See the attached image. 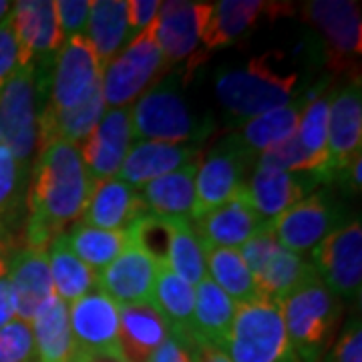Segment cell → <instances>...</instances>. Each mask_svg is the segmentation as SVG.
Returning a JSON list of instances; mask_svg holds the SVG:
<instances>
[{
    "label": "cell",
    "mask_w": 362,
    "mask_h": 362,
    "mask_svg": "<svg viewBox=\"0 0 362 362\" xmlns=\"http://www.w3.org/2000/svg\"><path fill=\"white\" fill-rule=\"evenodd\" d=\"M49 71L21 66L0 90V143L26 171L39 149V117L47 101Z\"/></svg>",
    "instance_id": "3"
},
{
    "label": "cell",
    "mask_w": 362,
    "mask_h": 362,
    "mask_svg": "<svg viewBox=\"0 0 362 362\" xmlns=\"http://www.w3.org/2000/svg\"><path fill=\"white\" fill-rule=\"evenodd\" d=\"M238 304L209 278L197 284L195 292L192 340L195 346H216L226 349L228 334L232 328Z\"/></svg>",
    "instance_id": "27"
},
{
    "label": "cell",
    "mask_w": 362,
    "mask_h": 362,
    "mask_svg": "<svg viewBox=\"0 0 362 362\" xmlns=\"http://www.w3.org/2000/svg\"><path fill=\"white\" fill-rule=\"evenodd\" d=\"M199 161L202 159L143 185L141 197L147 211L168 220L192 221L195 206V173Z\"/></svg>",
    "instance_id": "28"
},
{
    "label": "cell",
    "mask_w": 362,
    "mask_h": 362,
    "mask_svg": "<svg viewBox=\"0 0 362 362\" xmlns=\"http://www.w3.org/2000/svg\"><path fill=\"white\" fill-rule=\"evenodd\" d=\"M28 177L25 246L47 250L83 216L93 180L77 145L65 141L40 149Z\"/></svg>",
    "instance_id": "1"
},
{
    "label": "cell",
    "mask_w": 362,
    "mask_h": 362,
    "mask_svg": "<svg viewBox=\"0 0 362 362\" xmlns=\"http://www.w3.org/2000/svg\"><path fill=\"white\" fill-rule=\"evenodd\" d=\"M168 337V324L151 304L119 306V352L125 362H149Z\"/></svg>",
    "instance_id": "26"
},
{
    "label": "cell",
    "mask_w": 362,
    "mask_h": 362,
    "mask_svg": "<svg viewBox=\"0 0 362 362\" xmlns=\"http://www.w3.org/2000/svg\"><path fill=\"white\" fill-rule=\"evenodd\" d=\"M322 362H362V328L361 318H352Z\"/></svg>",
    "instance_id": "45"
},
{
    "label": "cell",
    "mask_w": 362,
    "mask_h": 362,
    "mask_svg": "<svg viewBox=\"0 0 362 362\" xmlns=\"http://www.w3.org/2000/svg\"><path fill=\"white\" fill-rule=\"evenodd\" d=\"M161 2L159 0H129L127 2V21H129V30L141 33L143 28L151 25L159 14Z\"/></svg>",
    "instance_id": "48"
},
{
    "label": "cell",
    "mask_w": 362,
    "mask_h": 362,
    "mask_svg": "<svg viewBox=\"0 0 362 362\" xmlns=\"http://www.w3.org/2000/svg\"><path fill=\"white\" fill-rule=\"evenodd\" d=\"M165 266L189 286L199 284L204 278H207L206 252L199 244L189 220H171Z\"/></svg>",
    "instance_id": "38"
},
{
    "label": "cell",
    "mask_w": 362,
    "mask_h": 362,
    "mask_svg": "<svg viewBox=\"0 0 362 362\" xmlns=\"http://www.w3.org/2000/svg\"><path fill=\"white\" fill-rule=\"evenodd\" d=\"M127 232H129L131 242L141 247L143 252L156 259L159 266L168 264L171 220L159 218L156 214H145L131 226Z\"/></svg>",
    "instance_id": "41"
},
{
    "label": "cell",
    "mask_w": 362,
    "mask_h": 362,
    "mask_svg": "<svg viewBox=\"0 0 362 362\" xmlns=\"http://www.w3.org/2000/svg\"><path fill=\"white\" fill-rule=\"evenodd\" d=\"M75 362H125L121 354H107V352H81L78 350Z\"/></svg>",
    "instance_id": "50"
},
{
    "label": "cell",
    "mask_w": 362,
    "mask_h": 362,
    "mask_svg": "<svg viewBox=\"0 0 362 362\" xmlns=\"http://www.w3.org/2000/svg\"><path fill=\"white\" fill-rule=\"evenodd\" d=\"M37 362H75L78 350L69 322L65 300L52 296L33 318Z\"/></svg>",
    "instance_id": "30"
},
{
    "label": "cell",
    "mask_w": 362,
    "mask_h": 362,
    "mask_svg": "<svg viewBox=\"0 0 362 362\" xmlns=\"http://www.w3.org/2000/svg\"><path fill=\"white\" fill-rule=\"evenodd\" d=\"M105 111V101L101 87L90 95L89 99L75 109L66 111H49L40 109L39 117V153L47 145L54 141H65L75 145L83 143L97 127Z\"/></svg>",
    "instance_id": "31"
},
{
    "label": "cell",
    "mask_w": 362,
    "mask_h": 362,
    "mask_svg": "<svg viewBox=\"0 0 362 362\" xmlns=\"http://www.w3.org/2000/svg\"><path fill=\"white\" fill-rule=\"evenodd\" d=\"M316 276L334 296L361 300L362 288V228L352 220L326 235L310 252Z\"/></svg>",
    "instance_id": "12"
},
{
    "label": "cell",
    "mask_w": 362,
    "mask_h": 362,
    "mask_svg": "<svg viewBox=\"0 0 362 362\" xmlns=\"http://www.w3.org/2000/svg\"><path fill=\"white\" fill-rule=\"evenodd\" d=\"M149 214L139 192L121 180L93 181L83 211V223L99 230H129L141 216Z\"/></svg>",
    "instance_id": "23"
},
{
    "label": "cell",
    "mask_w": 362,
    "mask_h": 362,
    "mask_svg": "<svg viewBox=\"0 0 362 362\" xmlns=\"http://www.w3.org/2000/svg\"><path fill=\"white\" fill-rule=\"evenodd\" d=\"M240 254L254 278L259 300L280 304L290 292L316 278L312 262L286 250L276 240L270 226L252 235Z\"/></svg>",
    "instance_id": "8"
},
{
    "label": "cell",
    "mask_w": 362,
    "mask_h": 362,
    "mask_svg": "<svg viewBox=\"0 0 362 362\" xmlns=\"http://www.w3.org/2000/svg\"><path fill=\"white\" fill-rule=\"evenodd\" d=\"M362 145V90L361 77H354L344 89H334L328 109L326 133V180L338 181L342 171L361 156Z\"/></svg>",
    "instance_id": "15"
},
{
    "label": "cell",
    "mask_w": 362,
    "mask_h": 362,
    "mask_svg": "<svg viewBox=\"0 0 362 362\" xmlns=\"http://www.w3.org/2000/svg\"><path fill=\"white\" fill-rule=\"evenodd\" d=\"M16 247L21 246L0 242V328L14 320L13 298H11V286H8V264Z\"/></svg>",
    "instance_id": "46"
},
{
    "label": "cell",
    "mask_w": 362,
    "mask_h": 362,
    "mask_svg": "<svg viewBox=\"0 0 362 362\" xmlns=\"http://www.w3.org/2000/svg\"><path fill=\"white\" fill-rule=\"evenodd\" d=\"M89 11L90 2H87V0H59V2H54V13H57L63 42L73 39V37H81V33L87 28Z\"/></svg>",
    "instance_id": "43"
},
{
    "label": "cell",
    "mask_w": 362,
    "mask_h": 362,
    "mask_svg": "<svg viewBox=\"0 0 362 362\" xmlns=\"http://www.w3.org/2000/svg\"><path fill=\"white\" fill-rule=\"evenodd\" d=\"M0 362H37V350L30 326L11 320L0 328Z\"/></svg>",
    "instance_id": "42"
},
{
    "label": "cell",
    "mask_w": 362,
    "mask_h": 362,
    "mask_svg": "<svg viewBox=\"0 0 362 362\" xmlns=\"http://www.w3.org/2000/svg\"><path fill=\"white\" fill-rule=\"evenodd\" d=\"M103 65L87 37H73L61 45L49 71V99L42 109L66 111L83 105L101 87Z\"/></svg>",
    "instance_id": "11"
},
{
    "label": "cell",
    "mask_w": 362,
    "mask_h": 362,
    "mask_svg": "<svg viewBox=\"0 0 362 362\" xmlns=\"http://www.w3.org/2000/svg\"><path fill=\"white\" fill-rule=\"evenodd\" d=\"M195 362H232L226 350L216 346H195Z\"/></svg>",
    "instance_id": "49"
},
{
    "label": "cell",
    "mask_w": 362,
    "mask_h": 362,
    "mask_svg": "<svg viewBox=\"0 0 362 362\" xmlns=\"http://www.w3.org/2000/svg\"><path fill=\"white\" fill-rule=\"evenodd\" d=\"M206 252V268L209 280L221 288L235 304H247L259 300L254 278L247 270L246 262L235 247H211Z\"/></svg>",
    "instance_id": "37"
},
{
    "label": "cell",
    "mask_w": 362,
    "mask_h": 362,
    "mask_svg": "<svg viewBox=\"0 0 362 362\" xmlns=\"http://www.w3.org/2000/svg\"><path fill=\"white\" fill-rule=\"evenodd\" d=\"M316 185H320V181L310 173L254 168V173L247 177L244 187V197L259 218L270 223L286 209L302 202Z\"/></svg>",
    "instance_id": "20"
},
{
    "label": "cell",
    "mask_w": 362,
    "mask_h": 362,
    "mask_svg": "<svg viewBox=\"0 0 362 362\" xmlns=\"http://www.w3.org/2000/svg\"><path fill=\"white\" fill-rule=\"evenodd\" d=\"M26 171L4 143H0V242L25 246Z\"/></svg>",
    "instance_id": "29"
},
{
    "label": "cell",
    "mask_w": 362,
    "mask_h": 362,
    "mask_svg": "<svg viewBox=\"0 0 362 362\" xmlns=\"http://www.w3.org/2000/svg\"><path fill=\"white\" fill-rule=\"evenodd\" d=\"M254 165L256 156L240 141L238 135H228L216 147H211L206 159L199 161L195 173V206L192 220L244 194L250 169Z\"/></svg>",
    "instance_id": "9"
},
{
    "label": "cell",
    "mask_w": 362,
    "mask_h": 362,
    "mask_svg": "<svg viewBox=\"0 0 362 362\" xmlns=\"http://www.w3.org/2000/svg\"><path fill=\"white\" fill-rule=\"evenodd\" d=\"M280 310L296 362L322 361L337 337L342 300L316 276L290 292L280 302Z\"/></svg>",
    "instance_id": "2"
},
{
    "label": "cell",
    "mask_w": 362,
    "mask_h": 362,
    "mask_svg": "<svg viewBox=\"0 0 362 362\" xmlns=\"http://www.w3.org/2000/svg\"><path fill=\"white\" fill-rule=\"evenodd\" d=\"M65 240L71 252L90 270L107 268L131 242L127 230H99L85 223H75L73 230L65 233Z\"/></svg>",
    "instance_id": "36"
},
{
    "label": "cell",
    "mask_w": 362,
    "mask_h": 362,
    "mask_svg": "<svg viewBox=\"0 0 362 362\" xmlns=\"http://www.w3.org/2000/svg\"><path fill=\"white\" fill-rule=\"evenodd\" d=\"M133 125H131V109H109L97 127L83 141L81 157L89 171L90 180H109L123 165L133 143Z\"/></svg>",
    "instance_id": "18"
},
{
    "label": "cell",
    "mask_w": 362,
    "mask_h": 362,
    "mask_svg": "<svg viewBox=\"0 0 362 362\" xmlns=\"http://www.w3.org/2000/svg\"><path fill=\"white\" fill-rule=\"evenodd\" d=\"M232 362H296L278 302L254 300L233 316L226 342Z\"/></svg>",
    "instance_id": "6"
},
{
    "label": "cell",
    "mask_w": 362,
    "mask_h": 362,
    "mask_svg": "<svg viewBox=\"0 0 362 362\" xmlns=\"http://www.w3.org/2000/svg\"><path fill=\"white\" fill-rule=\"evenodd\" d=\"M87 35L90 47L95 49L101 65H109L121 47L131 39L125 0H97L90 2Z\"/></svg>",
    "instance_id": "33"
},
{
    "label": "cell",
    "mask_w": 362,
    "mask_h": 362,
    "mask_svg": "<svg viewBox=\"0 0 362 362\" xmlns=\"http://www.w3.org/2000/svg\"><path fill=\"white\" fill-rule=\"evenodd\" d=\"M11 6H13L11 2H4V0H0V23L4 21V16H6V14L11 13Z\"/></svg>",
    "instance_id": "51"
},
{
    "label": "cell",
    "mask_w": 362,
    "mask_h": 362,
    "mask_svg": "<svg viewBox=\"0 0 362 362\" xmlns=\"http://www.w3.org/2000/svg\"><path fill=\"white\" fill-rule=\"evenodd\" d=\"M192 221L195 235L204 250L244 246L252 235L268 226L250 207L244 194Z\"/></svg>",
    "instance_id": "24"
},
{
    "label": "cell",
    "mask_w": 362,
    "mask_h": 362,
    "mask_svg": "<svg viewBox=\"0 0 362 362\" xmlns=\"http://www.w3.org/2000/svg\"><path fill=\"white\" fill-rule=\"evenodd\" d=\"M202 159L197 147L180 143L139 141L135 143L119 169V180L135 187H143L161 175L173 173Z\"/></svg>",
    "instance_id": "25"
},
{
    "label": "cell",
    "mask_w": 362,
    "mask_h": 362,
    "mask_svg": "<svg viewBox=\"0 0 362 362\" xmlns=\"http://www.w3.org/2000/svg\"><path fill=\"white\" fill-rule=\"evenodd\" d=\"M47 256H49L52 286L57 288V296L61 300L75 302L81 296L93 292L95 286H99L97 272L90 270L87 264H83L71 252V247L65 240V233L54 238L49 244Z\"/></svg>",
    "instance_id": "35"
},
{
    "label": "cell",
    "mask_w": 362,
    "mask_h": 362,
    "mask_svg": "<svg viewBox=\"0 0 362 362\" xmlns=\"http://www.w3.org/2000/svg\"><path fill=\"white\" fill-rule=\"evenodd\" d=\"M149 304L161 314L171 334L192 340V322H194L195 308L194 286H189L185 280H181L180 276H175L168 266H159Z\"/></svg>",
    "instance_id": "32"
},
{
    "label": "cell",
    "mask_w": 362,
    "mask_h": 362,
    "mask_svg": "<svg viewBox=\"0 0 362 362\" xmlns=\"http://www.w3.org/2000/svg\"><path fill=\"white\" fill-rule=\"evenodd\" d=\"M71 332L81 352H119V306L101 290L73 302L69 310Z\"/></svg>",
    "instance_id": "21"
},
{
    "label": "cell",
    "mask_w": 362,
    "mask_h": 362,
    "mask_svg": "<svg viewBox=\"0 0 362 362\" xmlns=\"http://www.w3.org/2000/svg\"><path fill=\"white\" fill-rule=\"evenodd\" d=\"M209 2H163L156 18V39L168 65L192 61L199 52L202 35L211 16Z\"/></svg>",
    "instance_id": "16"
},
{
    "label": "cell",
    "mask_w": 362,
    "mask_h": 362,
    "mask_svg": "<svg viewBox=\"0 0 362 362\" xmlns=\"http://www.w3.org/2000/svg\"><path fill=\"white\" fill-rule=\"evenodd\" d=\"M292 14V4L288 2H262V0H221L214 4L211 16L202 35V49L192 61H187V71L202 65L211 51L230 47L235 40L246 37L258 25L259 18L274 21L278 16Z\"/></svg>",
    "instance_id": "14"
},
{
    "label": "cell",
    "mask_w": 362,
    "mask_h": 362,
    "mask_svg": "<svg viewBox=\"0 0 362 362\" xmlns=\"http://www.w3.org/2000/svg\"><path fill=\"white\" fill-rule=\"evenodd\" d=\"M18 71V42L14 33L13 8L0 23V90Z\"/></svg>",
    "instance_id": "44"
},
{
    "label": "cell",
    "mask_w": 362,
    "mask_h": 362,
    "mask_svg": "<svg viewBox=\"0 0 362 362\" xmlns=\"http://www.w3.org/2000/svg\"><path fill=\"white\" fill-rule=\"evenodd\" d=\"M326 87H328V78H324L320 87L306 90V105L300 115L296 135L312 156L328 163L326 133H328V109L334 89L324 90Z\"/></svg>",
    "instance_id": "39"
},
{
    "label": "cell",
    "mask_w": 362,
    "mask_h": 362,
    "mask_svg": "<svg viewBox=\"0 0 362 362\" xmlns=\"http://www.w3.org/2000/svg\"><path fill=\"white\" fill-rule=\"evenodd\" d=\"M131 125L143 141H202L214 133V121L189 109L175 77L157 81L143 93L131 109Z\"/></svg>",
    "instance_id": "5"
},
{
    "label": "cell",
    "mask_w": 362,
    "mask_h": 362,
    "mask_svg": "<svg viewBox=\"0 0 362 362\" xmlns=\"http://www.w3.org/2000/svg\"><path fill=\"white\" fill-rule=\"evenodd\" d=\"M168 69V61L157 45L153 21L109 65H105L101 78L103 101L111 105V109L127 107L141 97L147 87L161 81Z\"/></svg>",
    "instance_id": "7"
},
{
    "label": "cell",
    "mask_w": 362,
    "mask_h": 362,
    "mask_svg": "<svg viewBox=\"0 0 362 362\" xmlns=\"http://www.w3.org/2000/svg\"><path fill=\"white\" fill-rule=\"evenodd\" d=\"M342 216L344 211L332 195L328 192H316L286 209L268 226L286 250L304 256L342 226Z\"/></svg>",
    "instance_id": "13"
},
{
    "label": "cell",
    "mask_w": 362,
    "mask_h": 362,
    "mask_svg": "<svg viewBox=\"0 0 362 362\" xmlns=\"http://www.w3.org/2000/svg\"><path fill=\"white\" fill-rule=\"evenodd\" d=\"M149 362H195V344L169 332L168 340L153 352Z\"/></svg>",
    "instance_id": "47"
},
{
    "label": "cell",
    "mask_w": 362,
    "mask_h": 362,
    "mask_svg": "<svg viewBox=\"0 0 362 362\" xmlns=\"http://www.w3.org/2000/svg\"><path fill=\"white\" fill-rule=\"evenodd\" d=\"M254 168H270L280 169V171H290V173H310L318 177L320 183H328L326 180V161L314 157L298 139V135H292L284 141L276 143L262 151L256 157Z\"/></svg>",
    "instance_id": "40"
},
{
    "label": "cell",
    "mask_w": 362,
    "mask_h": 362,
    "mask_svg": "<svg viewBox=\"0 0 362 362\" xmlns=\"http://www.w3.org/2000/svg\"><path fill=\"white\" fill-rule=\"evenodd\" d=\"M304 105H306V93L292 103H286L278 109L264 113V115L250 119L235 135L254 156L258 157L262 151H266L272 145L296 135Z\"/></svg>",
    "instance_id": "34"
},
{
    "label": "cell",
    "mask_w": 362,
    "mask_h": 362,
    "mask_svg": "<svg viewBox=\"0 0 362 362\" xmlns=\"http://www.w3.org/2000/svg\"><path fill=\"white\" fill-rule=\"evenodd\" d=\"M298 90V73H278L272 52L250 61L244 69L216 77V97L235 121H250L286 105Z\"/></svg>",
    "instance_id": "4"
},
{
    "label": "cell",
    "mask_w": 362,
    "mask_h": 362,
    "mask_svg": "<svg viewBox=\"0 0 362 362\" xmlns=\"http://www.w3.org/2000/svg\"><path fill=\"white\" fill-rule=\"evenodd\" d=\"M8 286L14 314L23 322H33L37 312L54 296L47 250L16 247L8 264Z\"/></svg>",
    "instance_id": "19"
},
{
    "label": "cell",
    "mask_w": 362,
    "mask_h": 362,
    "mask_svg": "<svg viewBox=\"0 0 362 362\" xmlns=\"http://www.w3.org/2000/svg\"><path fill=\"white\" fill-rule=\"evenodd\" d=\"M157 272L159 264L156 259L129 242L121 256L103 268L97 278L101 292L111 298L117 306H131L151 302Z\"/></svg>",
    "instance_id": "22"
},
{
    "label": "cell",
    "mask_w": 362,
    "mask_h": 362,
    "mask_svg": "<svg viewBox=\"0 0 362 362\" xmlns=\"http://www.w3.org/2000/svg\"><path fill=\"white\" fill-rule=\"evenodd\" d=\"M302 16L322 33V57L334 73L358 75L362 51L361 4L350 0H314L302 6Z\"/></svg>",
    "instance_id": "10"
},
{
    "label": "cell",
    "mask_w": 362,
    "mask_h": 362,
    "mask_svg": "<svg viewBox=\"0 0 362 362\" xmlns=\"http://www.w3.org/2000/svg\"><path fill=\"white\" fill-rule=\"evenodd\" d=\"M21 66H51L63 45L52 0H21L13 8Z\"/></svg>",
    "instance_id": "17"
}]
</instances>
